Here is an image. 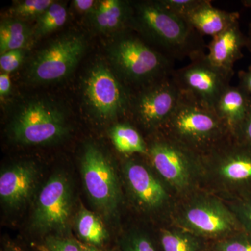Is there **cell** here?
Returning a JSON list of instances; mask_svg holds the SVG:
<instances>
[{
	"mask_svg": "<svg viewBox=\"0 0 251 251\" xmlns=\"http://www.w3.org/2000/svg\"><path fill=\"white\" fill-rule=\"evenodd\" d=\"M131 23L171 59L189 57L192 60L204 54L201 34L184 18L170 12L157 1L135 4Z\"/></svg>",
	"mask_w": 251,
	"mask_h": 251,
	"instance_id": "obj_1",
	"label": "cell"
},
{
	"mask_svg": "<svg viewBox=\"0 0 251 251\" xmlns=\"http://www.w3.org/2000/svg\"><path fill=\"white\" fill-rule=\"evenodd\" d=\"M162 134L200 156L231 135L215 112L181 95Z\"/></svg>",
	"mask_w": 251,
	"mask_h": 251,
	"instance_id": "obj_2",
	"label": "cell"
},
{
	"mask_svg": "<svg viewBox=\"0 0 251 251\" xmlns=\"http://www.w3.org/2000/svg\"><path fill=\"white\" fill-rule=\"evenodd\" d=\"M111 57L124 78L140 88L174 72L173 59L133 36L119 39L112 46Z\"/></svg>",
	"mask_w": 251,
	"mask_h": 251,
	"instance_id": "obj_3",
	"label": "cell"
},
{
	"mask_svg": "<svg viewBox=\"0 0 251 251\" xmlns=\"http://www.w3.org/2000/svg\"><path fill=\"white\" fill-rule=\"evenodd\" d=\"M86 192L94 206L107 219L116 216L122 201L116 171L107 155L94 145H87L81 161Z\"/></svg>",
	"mask_w": 251,
	"mask_h": 251,
	"instance_id": "obj_4",
	"label": "cell"
},
{
	"mask_svg": "<svg viewBox=\"0 0 251 251\" xmlns=\"http://www.w3.org/2000/svg\"><path fill=\"white\" fill-rule=\"evenodd\" d=\"M72 204V186L67 176L63 173L54 175L38 196L31 219L33 229L44 238L69 236L67 227Z\"/></svg>",
	"mask_w": 251,
	"mask_h": 251,
	"instance_id": "obj_5",
	"label": "cell"
},
{
	"mask_svg": "<svg viewBox=\"0 0 251 251\" xmlns=\"http://www.w3.org/2000/svg\"><path fill=\"white\" fill-rule=\"evenodd\" d=\"M216 179L237 198L251 195V146L232 135L201 156Z\"/></svg>",
	"mask_w": 251,
	"mask_h": 251,
	"instance_id": "obj_6",
	"label": "cell"
},
{
	"mask_svg": "<svg viewBox=\"0 0 251 251\" xmlns=\"http://www.w3.org/2000/svg\"><path fill=\"white\" fill-rule=\"evenodd\" d=\"M179 223L185 230L213 242L243 231L230 208L211 197L191 201L180 216Z\"/></svg>",
	"mask_w": 251,
	"mask_h": 251,
	"instance_id": "obj_7",
	"label": "cell"
},
{
	"mask_svg": "<svg viewBox=\"0 0 251 251\" xmlns=\"http://www.w3.org/2000/svg\"><path fill=\"white\" fill-rule=\"evenodd\" d=\"M181 94L173 75L141 87L130 97L128 111L148 130H159L166 123L181 99Z\"/></svg>",
	"mask_w": 251,
	"mask_h": 251,
	"instance_id": "obj_8",
	"label": "cell"
},
{
	"mask_svg": "<svg viewBox=\"0 0 251 251\" xmlns=\"http://www.w3.org/2000/svg\"><path fill=\"white\" fill-rule=\"evenodd\" d=\"M156 137L148 146L150 161L170 186L186 191L193 184L201 156L162 133Z\"/></svg>",
	"mask_w": 251,
	"mask_h": 251,
	"instance_id": "obj_9",
	"label": "cell"
},
{
	"mask_svg": "<svg viewBox=\"0 0 251 251\" xmlns=\"http://www.w3.org/2000/svg\"><path fill=\"white\" fill-rule=\"evenodd\" d=\"M67 127L62 112L52 104L36 100L21 109L11 126L13 137L25 145H41L62 138Z\"/></svg>",
	"mask_w": 251,
	"mask_h": 251,
	"instance_id": "obj_10",
	"label": "cell"
},
{
	"mask_svg": "<svg viewBox=\"0 0 251 251\" xmlns=\"http://www.w3.org/2000/svg\"><path fill=\"white\" fill-rule=\"evenodd\" d=\"M173 77L183 97L213 111L231 80L209 64L205 53L192 59L186 67L174 71Z\"/></svg>",
	"mask_w": 251,
	"mask_h": 251,
	"instance_id": "obj_11",
	"label": "cell"
},
{
	"mask_svg": "<svg viewBox=\"0 0 251 251\" xmlns=\"http://www.w3.org/2000/svg\"><path fill=\"white\" fill-rule=\"evenodd\" d=\"M84 92L87 105L99 118L111 120L128 111L129 94L103 64L95 66L89 72Z\"/></svg>",
	"mask_w": 251,
	"mask_h": 251,
	"instance_id": "obj_12",
	"label": "cell"
},
{
	"mask_svg": "<svg viewBox=\"0 0 251 251\" xmlns=\"http://www.w3.org/2000/svg\"><path fill=\"white\" fill-rule=\"evenodd\" d=\"M85 49L83 36L69 34L56 39L41 50L31 63L29 75L35 82L64 78L78 64Z\"/></svg>",
	"mask_w": 251,
	"mask_h": 251,
	"instance_id": "obj_13",
	"label": "cell"
},
{
	"mask_svg": "<svg viewBox=\"0 0 251 251\" xmlns=\"http://www.w3.org/2000/svg\"><path fill=\"white\" fill-rule=\"evenodd\" d=\"M124 174L132 196L144 209L156 210L168 202L169 196L164 186L143 163L126 162Z\"/></svg>",
	"mask_w": 251,
	"mask_h": 251,
	"instance_id": "obj_14",
	"label": "cell"
},
{
	"mask_svg": "<svg viewBox=\"0 0 251 251\" xmlns=\"http://www.w3.org/2000/svg\"><path fill=\"white\" fill-rule=\"evenodd\" d=\"M39 171L31 163H20L1 172L0 175L1 202L9 209H21L34 193Z\"/></svg>",
	"mask_w": 251,
	"mask_h": 251,
	"instance_id": "obj_15",
	"label": "cell"
},
{
	"mask_svg": "<svg viewBox=\"0 0 251 251\" xmlns=\"http://www.w3.org/2000/svg\"><path fill=\"white\" fill-rule=\"evenodd\" d=\"M246 36L242 32L239 21L219 35L212 38L207 46L206 60L211 66L232 78L234 66L242 58L243 48L246 47Z\"/></svg>",
	"mask_w": 251,
	"mask_h": 251,
	"instance_id": "obj_16",
	"label": "cell"
},
{
	"mask_svg": "<svg viewBox=\"0 0 251 251\" xmlns=\"http://www.w3.org/2000/svg\"><path fill=\"white\" fill-rule=\"evenodd\" d=\"M185 20L198 34L214 38L238 22L239 14L217 9L211 1L202 0Z\"/></svg>",
	"mask_w": 251,
	"mask_h": 251,
	"instance_id": "obj_17",
	"label": "cell"
},
{
	"mask_svg": "<svg viewBox=\"0 0 251 251\" xmlns=\"http://www.w3.org/2000/svg\"><path fill=\"white\" fill-rule=\"evenodd\" d=\"M251 97L238 86L229 85L220 96L214 112L232 136H235L246 115Z\"/></svg>",
	"mask_w": 251,
	"mask_h": 251,
	"instance_id": "obj_18",
	"label": "cell"
},
{
	"mask_svg": "<svg viewBox=\"0 0 251 251\" xmlns=\"http://www.w3.org/2000/svg\"><path fill=\"white\" fill-rule=\"evenodd\" d=\"M75 230L82 244L105 249H115L110 246V235L100 218L86 209H81L75 219Z\"/></svg>",
	"mask_w": 251,
	"mask_h": 251,
	"instance_id": "obj_19",
	"label": "cell"
},
{
	"mask_svg": "<svg viewBox=\"0 0 251 251\" xmlns=\"http://www.w3.org/2000/svg\"><path fill=\"white\" fill-rule=\"evenodd\" d=\"M133 9L118 0H104L99 3L94 16L96 24L103 31H115L132 22Z\"/></svg>",
	"mask_w": 251,
	"mask_h": 251,
	"instance_id": "obj_20",
	"label": "cell"
},
{
	"mask_svg": "<svg viewBox=\"0 0 251 251\" xmlns=\"http://www.w3.org/2000/svg\"><path fill=\"white\" fill-rule=\"evenodd\" d=\"M158 240L161 251H211V244L184 229H162Z\"/></svg>",
	"mask_w": 251,
	"mask_h": 251,
	"instance_id": "obj_21",
	"label": "cell"
},
{
	"mask_svg": "<svg viewBox=\"0 0 251 251\" xmlns=\"http://www.w3.org/2000/svg\"><path fill=\"white\" fill-rule=\"evenodd\" d=\"M110 134L112 143L120 152L148 156V146L145 140L139 132L129 124H117L112 127Z\"/></svg>",
	"mask_w": 251,
	"mask_h": 251,
	"instance_id": "obj_22",
	"label": "cell"
},
{
	"mask_svg": "<svg viewBox=\"0 0 251 251\" xmlns=\"http://www.w3.org/2000/svg\"><path fill=\"white\" fill-rule=\"evenodd\" d=\"M30 31L21 21H4L0 26L1 54L15 50H21L29 41Z\"/></svg>",
	"mask_w": 251,
	"mask_h": 251,
	"instance_id": "obj_23",
	"label": "cell"
},
{
	"mask_svg": "<svg viewBox=\"0 0 251 251\" xmlns=\"http://www.w3.org/2000/svg\"><path fill=\"white\" fill-rule=\"evenodd\" d=\"M116 251H161L158 239L142 229L125 232L117 239Z\"/></svg>",
	"mask_w": 251,
	"mask_h": 251,
	"instance_id": "obj_24",
	"label": "cell"
},
{
	"mask_svg": "<svg viewBox=\"0 0 251 251\" xmlns=\"http://www.w3.org/2000/svg\"><path fill=\"white\" fill-rule=\"evenodd\" d=\"M67 18V11L62 4L53 3L46 10L38 21V35L49 34L64 25Z\"/></svg>",
	"mask_w": 251,
	"mask_h": 251,
	"instance_id": "obj_25",
	"label": "cell"
},
{
	"mask_svg": "<svg viewBox=\"0 0 251 251\" xmlns=\"http://www.w3.org/2000/svg\"><path fill=\"white\" fill-rule=\"evenodd\" d=\"M37 251H82V243L70 236H48L39 243Z\"/></svg>",
	"mask_w": 251,
	"mask_h": 251,
	"instance_id": "obj_26",
	"label": "cell"
},
{
	"mask_svg": "<svg viewBox=\"0 0 251 251\" xmlns=\"http://www.w3.org/2000/svg\"><path fill=\"white\" fill-rule=\"evenodd\" d=\"M211 251H251V236L242 231L213 242Z\"/></svg>",
	"mask_w": 251,
	"mask_h": 251,
	"instance_id": "obj_27",
	"label": "cell"
},
{
	"mask_svg": "<svg viewBox=\"0 0 251 251\" xmlns=\"http://www.w3.org/2000/svg\"><path fill=\"white\" fill-rule=\"evenodd\" d=\"M244 232L251 236V195L236 198L229 206Z\"/></svg>",
	"mask_w": 251,
	"mask_h": 251,
	"instance_id": "obj_28",
	"label": "cell"
},
{
	"mask_svg": "<svg viewBox=\"0 0 251 251\" xmlns=\"http://www.w3.org/2000/svg\"><path fill=\"white\" fill-rule=\"evenodd\" d=\"M53 3L52 0H26L17 4L13 11L20 18L40 17Z\"/></svg>",
	"mask_w": 251,
	"mask_h": 251,
	"instance_id": "obj_29",
	"label": "cell"
},
{
	"mask_svg": "<svg viewBox=\"0 0 251 251\" xmlns=\"http://www.w3.org/2000/svg\"><path fill=\"white\" fill-rule=\"evenodd\" d=\"M157 1L170 12L185 19L202 3V0H158Z\"/></svg>",
	"mask_w": 251,
	"mask_h": 251,
	"instance_id": "obj_30",
	"label": "cell"
},
{
	"mask_svg": "<svg viewBox=\"0 0 251 251\" xmlns=\"http://www.w3.org/2000/svg\"><path fill=\"white\" fill-rule=\"evenodd\" d=\"M23 58L21 50H15L1 54L0 67L4 73H9L16 70L22 63Z\"/></svg>",
	"mask_w": 251,
	"mask_h": 251,
	"instance_id": "obj_31",
	"label": "cell"
},
{
	"mask_svg": "<svg viewBox=\"0 0 251 251\" xmlns=\"http://www.w3.org/2000/svg\"><path fill=\"white\" fill-rule=\"evenodd\" d=\"M234 138L251 146V97L247 115Z\"/></svg>",
	"mask_w": 251,
	"mask_h": 251,
	"instance_id": "obj_32",
	"label": "cell"
},
{
	"mask_svg": "<svg viewBox=\"0 0 251 251\" xmlns=\"http://www.w3.org/2000/svg\"><path fill=\"white\" fill-rule=\"evenodd\" d=\"M239 86L251 97V66L247 71L239 74Z\"/></svg>",
	"mask_w": 251,
	"mask_h": 251,
	"instance_id": "obj_33",
	"label": "cell"
},
{
	"mask_svg": "<svg viewBox=\"0 0 251 251\" xmlns=\"http://www.w3.org/2000/svg\"><path fill=\"white\" fill-rule=\"evenodd\" d=\"M11 83L9 74L3 73L0 75V95L4 97L7 95L11 90Z\"/></svg>",
	"mask_w": 251,
	"mask_h": 251,
	"instance_id": "obj_34",
	"label": "cell"
},
{
	"mask_svg": "<svg viewBox=\"0 0 251 251\" xmlns=\"http://www.w3.org/2000/svg\"><path fill=\"white\" fill-rule=\"evenodd\" d=\"M95 1L92 0H75L74 1V4L75 9L82 12L90 11L94 5Z\"/></svg>",
	"mask_w": 251,
	"mask_h": 251,
	"instance_id": "obj_35",
	"label": "cell"
},
{
	"mask_svg": "<svg viewBox=\"0 0 251 251\" xmlns=\"http://www.w3.org/2000/svg\"><path fill=\"white\" fill-rule=\"evenodd\" d=\"M82 251H116V250L115 249H105V248L94 247V246L82 243Z\"/></svg>",
	"mask_w": 251,
	"mask_h": 251,
	"instance_id": "obj_36",
	"label": "cell"
},
{
	"mask_svg": "<svg viewBox=\"0 0 251 251\" xmlns=\"http://www.w3.org/2000/svg\"><path fill=\"white\" fill-rule=\"evenodd\" d=\"M246 40H247V43H246V48H247V49L249 50V51H250L251 52V23L249 25L247 34V36H246Z\"/></svg>",
	"mask_w": 251,
	"mask_h": 251,
	"instance_id": "obj_37",
	"label": "cell"
},
{
	"mask_svg": "<svg viewBox=\"0 0 251 251\" xmlns=\"http://www.w3.org/2000/svg\"><path fill=\"white\" fill-rule=\"evenodd\" d=\"M1 251H23L21 248L17 247V246L14 245V244H7L5 246Z\"/></svg>",
	"mask_w": 251,
	"mask_h": 251,
	"instance_id": "obj_38",
	"label": "cell"
},
{
	"mask_svg": "<svg viewBox=\"0 0 251 251\" xmlns=\"http://www.w3.org/2000/svg\"><path fill=\"white\" fill-rule=\"evenodd\" d=\"M242 3L246 7L251 8V0H244L242 1Z\"/></svg>",
	"mask_w": 251,
	"mask_h": 251,
	"instance_id": "obj_39",
	"label": "cell"
}]
</instances>
